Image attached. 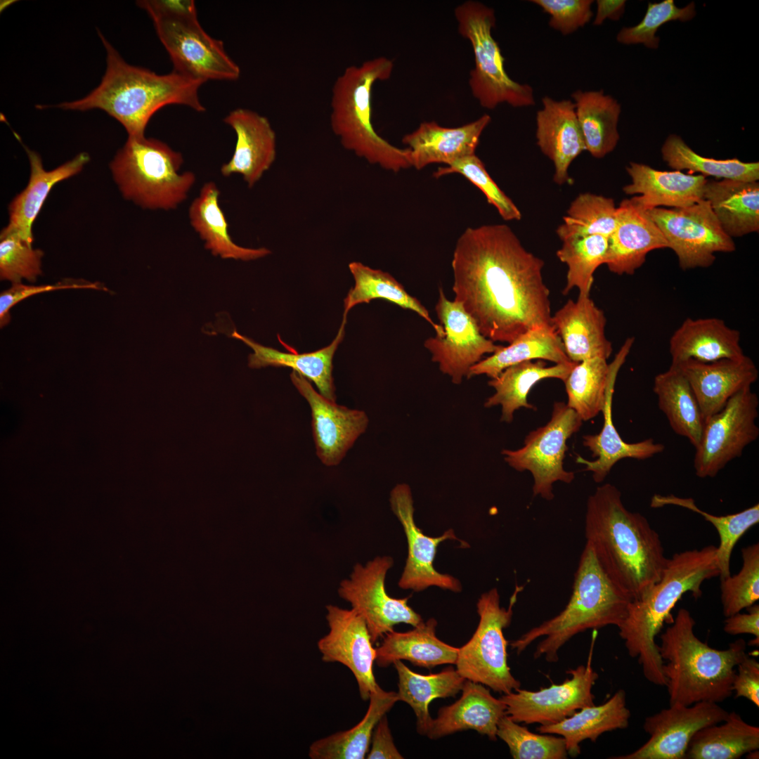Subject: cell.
<instances>
[{
    "instance_id": "6da1fadb",
    "label": "cell",
    "mask_w": 759,
    "mask_h": 759,
    "mask_svg": "<svg viewBox=\"0 0 759 759\" xmlns=\"http://www.w3.org/2000/svg\"><path fill=\"white\" fill-rule=\"evenodd\" d=\"M451 266L453 300L485 337L510 344L533 327L552 325L544 261L507 225L466 228L455 244Z\"/></svg>"
},
{
    "instance_id": "7a4b0ae2",
    "label": "cell",
    "mask_w": 759,
    "mask_h": 759,
    "mask_svg": "<svg viewBox=\"0 0 759 759\" xmlns=\"http://www.w3.org/2000/svg\"><path fill=\"white\" fill-rule=\"evenodd\" d=\"M585 536L609 577L632 599L661 578L668 558L660 536L645 517L625 508L615 486L601 485L589 496Z\"/></svg>"
},
{
    "instance_id": "3957f363",
    "label": "cell",
    "mask_w": 759,
    "mask_h": 759,
    "mask_svg": "<svg viewBox=\"0 0 759 759\" xmlns=\"http://www.w3.org/2000/svg\"><path fill=\"white\" fill-rule=\"evenodd\" d=\"M107 53V68L100 84L86 96L60 103L63 110L99 109L117 119L128 136H145L153 115L164 106L181 105L204 112L198 92L205 82L172 71L157 74L124 60L98 32Z\"/></svg>"
},
{
    "instance_id": "277c9868",
    "label": "cell",
    "mask_w": 759,
    "mask_h": 759,
    "mask_svg": "<svg viewBox=\"0 0 759 759\" xmlns=\"http://www.w3.org/2000/svg\"><path fill=\"white\" fill-rule=\"evenodd\" d=\"M716 548L711 545L668 558L661 578L630 602L626 616L618 626L629 656L637 659L644 677L654 685L666 684L656 636L663 623L670 621L672 609L685 593L690 592L699 598L702 583L719 576Z\"/></svg>"
},
{
    "instance_id": "5b68a950",
    "label": "cell",
    "mask_w": 759,
    "mask_h": 759,
    "mask_svg": "<svg viewBox=\"0 0 759 759\" xmlns=\"http://www.w3.org/2000/svg\"><path fill=\"white\" fill-rule=\"evenodd\" d=\"M695 621L681 608L661 635L659 652L663 662L670 705L697 702L719 703L732 696L735 667L748 654L739 639L725 649L710 647L695 635Z\"/></svg>"
},
{
    "instance_id": "8992f818",
    "label": "cell",
    "mask_w": 759,
    "mask_h": 759,
    "mask_svg": "<svg viewBox=\"0 0 759 759\" xmlns=\"http://www.w3.org/2000/svg\"><path fill=\"white\" fill-rule=\"evenodd\" d=\"M632 598L609 577L592 545L585 542L572 592L564 609L550 619L532 628L510 646L519 654L543 637L533 654L548 662L559 660L558 652L573 636L588 629L618 626L625 618Z\"/></svg>"
},
{
    "instance_id": "52a82bcc",
    "label": "cell",
    "mask_w": 759,
    "mask_h": 759,
    "mask_svg": "<svg viewBox=\"0 0 759 759\" xmlns=\"http://www.w3.org/2000/svg\"><path fill=\"white\" fill-rule=\"evenodd\" d=\"M394 67L391 59L379 56L346 67L332 88L330 123L345 150L370 164L398 172L411 167L408 148H398L380 136L372 120L373 86L387 80Z\"/></svg>"
},
{
    "instance_id": "ba28073f",
    "label": "cell",
    "mask_w": 759,
    "mask_h": 759,
    "mask_svg": "<svg viewBox=\"0 0 759 759\" xmlns=\"http://www.w3.org/2000/svg\"><path fill=\"white\" fill-rule=\"evenodd\" d=\"M182 155L152 138L128 136L110 163L124 197L150 209L171 210L185 201L195 183L192 171L181 172Z\"/></svg>"
},
{
    "instance_id": "9c48e42d",
    "label": "cell",
    "mask_w": 759,
    "mask_h": 759,
    "mask_svg": "<svg viewBox=\"0 0 759 759\" xmlns=\"http://www.w3.org/2000/svg\"><path fill=\"white\" fill-rule=\"evenodd\" d=\"M454 16L458 33L472 46L474 67L468 84L479 105L488 110L503 103L514 108L534 105L532 87L513 80L505 70V58L492 34L496 22L494 9L467 0L455 8Z\"/></svg>"
},
{
    "instance_id": "30bf717a",
    "label": "cell",
    "mask_w": 759,
    "mask_h": 759,
    "mask_svg": "<svg viewBox=\"0 0 759 759\" xmlns=\"http://www.w3.org/2000/svg\"><path fill=\"white\" fill-rule=\"evenodd\" d=\"M520 588L511 597L507 609L500 604V595L493 588L483 593L476 603L479 621L470 640L458 648L456 670L466 680L482 684L502 694L520 688L521 683L511 673L507 662L503 630L512 621L513 607Z\"/></svg>"
},
{
    "instance_id": "8fae6325",
    "label": "cell",
    "mask_w": 759,
    "mask_h": 759,
    "mask_svg": "<svg viewBox=\"0 0 759 759\" xmlns=\"http://www.w3.org/2000/svg\"><path fill=\"white\" fill-rule=\"evenodd\" d=\"M582 422L580 416L566 403L555 402L549 422L529 432L523 447L502 450L505 461L511 467L532 474L534 496L552 500L554 497V482L570 484L573 481L574 473L565 470L563 462L568 450L566 441L580 429Z\"/></svg>"
},
{
    "instance_id": "7c38bea8",
    "label": "cell",
    "mask_w": 759,
    "mask_h": 759,
    "mask_svg": "<svg viewBox=\"0 0 759 759\" xmlns=\"http://www.w3.org/2000/svg\"><path fill=\"white\" fill-rule=\"evenodd\" d=\"M759 400L751 387L733 396L718 413L704 420L694 458L699 478L715 477L730 461L741 455L759 436L755 423Z\"/></svg>"
},
{
    "instance_id": "4fadbf2b",
    "label": "cell",
    "mask_w": 759,
    "mask_h": 759,
    "mask_svg": "<svg viewBox=\"0 0 759 759\" xmlns=\"http://www.w3.org/2000/svg\"><path fill=\"white\" fill-rule=\"evenodd\" d=\"M649 212L682 270L709 267L715 260V253L736 249L733 239L722 230L704 199L686 207H659Z\"/></svg>"
},
{
    "instance_id": "5bb4252c",
    "label": "cell",
    "mask_w": 759,
    "mask_h": 759,
    "mask_svg": "<svg viewBox=\"0 0 759 759\" xmlns=\"http://www.w3.org/2000/svg\"><path fill=\"white\" fill-rule=\"evenodd\" d=\"M393 565L389 556L376 557L365 565L358 563L337 590L339 596L365 621L373 644L394 630L396 624L415 627L423 621L408 604V597L394 598L386 591L387 573Z\"/></svg>"
},
{
    "instance_id": "9a60e30c",
    "label": "cell",
    "mask_w": 759,
    "mask_h": 759,
    "mask_svg": "<svg viewBox=\"0 0 759 759\" xmlns=\"http://www.w3.org/2000/svg\"><path fill=\"white\" fill-rule=\"evenodd\" d=\"M153 21L174 71L205 82L235 81L240 77V69L226 53L223 43L209 36L197 16Z\"/></svg>"
},
{
    "instance_id": "2e32d148",
    "label": "cell",
    "mask_w": 759,
    "mask_h": 759,
    "mask_svg": "<svg viewBox=\"0 0 759 759\" xmlns=\"http://www.w3.org/2000/svg\"><path fill=\"white\" fill-rule=\"evenodd\" d=\"M586 665L569 670L570 676L560 684L538 691L518 688L500 698L506 705V715L518 723L540 725L554 724L571 716L577 711L595 704L592 687L598 674L592 666L593 646Z\"/></svg>"
},
{
    "instance_id": "e0dca14e",
    "label": "cell",
    "mask_w": 759,
    "mask_h": 759,
    "mask_svg": "<svg viewBox=\"0 0 759 759\" xmlns=\"http://www.w3.org/2000/svg\"><path fill=\"white\" fill-rule=\"evenodd\" d=\"M435 311L445 334L427 338L424 346L439 370L453 384H459L485 354H492L502 346L485 337L462 306L448 299L442 287L439 289Z\"/></svg>"
},
{
    "instance_id": "ac0fdd59",
    "label": "cell",
    "mask_w": 759,
    "mask_h": 759,
    "mask_svg": "<svg viewBox=\"0 0 759 759\" xmlns=\"http://www.w3.org/2000/svg\"><path fill=\"white\" fill-rule=\"evenodd\" d=\"M729 712L717 703H680L647 717L643 729L649 739L635 751L614 759H685L688 744L699 729L723 721Z\"/></svg>"
},
{
    "instance_id": "d6986e66",
    "label": "cell",
    "mask_w": 759,
    "mask_h": 759,
    "mask_svg": "<svg viewBox=\"0 0 759 759\" xmlns=\"http://www.w3.org/2000/svg\"><path fill=\"white\" fill-rule=\"evenodd\" d=\"M389 501L393 513L403 528L408 543V557L398 586L415 592L432 586L454 592H460L462 585L457 578L439 573L434 566L437 547L446 540H456L454 531L448 529L436 538L424 534L415 522L413 495L406 484L394 486Z\"/></svg>"
},
{
    "instance_id": "ffe728a7",
    "label": "cell",
    "mask_w": 759,
    "mask_h": 759,
    "mask_svg": "<svg viewBox=\"0 0 759 759\" xmlns=\"http://www.w3.org/2000/svg\"><path fill=\"white\" fill-rule=\"evenodd\" d=\"M329 631L318 642L325 662H339L354 675L361 697L368 700L378 686L373 674L375 648L363 618L353 609L326 606Z\"/></svg>"
},
{
    "instance_id": "44dd1931",
    "label": "cell",
    "mask_w": 759,
    "mask_h": 759,
    "mask_svg": "<svg viewBox=\"0 0 759 759\" xmlns=\"http://www.w3.org/2000/svg\"><path fill=\"white\" fill-rule=\"evenodd\" d=\"M292 382L309 403L316 454L327 467L339 465L368 425L363 410L339 406L318 393L310 382L292 371Z\"/></svg>"
},
{
    "instance_id": "7402d4cb",
    "label": "cell",
    "mask_w": 759,
    "mask_h": 759,
    "mask_svg": "<svg viewBox=\"0 0 759 759\" xmlns=\"http://www.w3.org/2000/svg\"><path fill=\"white\" fill-rule=\"evenodd\" d=\"M634 339L628 338L614 360L609 363L608 382L605 394V402L602 413L604 415L603 426L599 434H588L583 437V444L597 459L590 461L577 456L576 461L585 466V470L592 473L596 483L602 482L609 474L614 465L623 458L645 460L663 452L665 446L647 439L637 443H627L621 437L612 420V400L618 372L625 361Z\"/></svg>"
},
{
    "instance_id": "603a6c76",
    "label": "cell",
    "mask_w": 759,
    "mask_h": 759,
    "mask_svg": "<svg viewBox=\"0 0 759 759\" xmlns=\"http://www.w3.org/2000/svg\"><path fill=\"white\" fill-rule=\"evenodd\" d=\"M666 247L667 242L649 210L633 196L617 207L616 224L609 238L604 264L617 275H632L648 253Z\"/></svg>"
},
{
    "instance_id": "cb8c5ba5",
    "label": "cell",
    "mask_w": 759,
    "mask_h": 759,
    "mask_svg": "<svg viewBox=\"0 0 759 759\" xmlns=\"http://www.w3.org/2000/svg\"><path fill=\"white\" fill-rule=\"evenodd\" d=\"M671 365L689 382L704 420L719 412L738 391L751 387L759 375L756 365L746 354L713 362L687 360Z\"/></svg>"
},
{
    "instance_id": "d4e9b609",
    "label": "cell",
    "mask_w": 759,
    "mask_h": 759,
    "mask_svg": "<svg viewBox=\"0 0 759 759\" xmlns=\"http://www.w3.org/2000/svg\"><path fill=\"white\" fill-rule=\"evenodd\" d=\"M223 122L234 130L236 143L231 158L221 166V173L224 176L240 174L252 188L275 160V132L266 117L249 109H235Z\"/></svg>"
},
{
    "instance_id": "484cf974",
    "label": "cell",
    "mask_w": 759,
    "mask_h": 759,
    "mask_svg": "<svg viewBox=\"0 0 759 759\" xmlns=\"http://www.w3.org/2000/svg\"><path fill=\"white\" fill-rule=\"evenodd\" d=\"M536 117L537 145L554 164V181L562 185L570 181L571 164L586 148L573 100L545 96Z\"/></svg>"
},
{
    "instance_id": "4316f807",
    "label": "cell",
    "mask_w": 759,
    "mask_h": 759,
    "mask_svg": "<svg viewBox=\"0 0 759 759\" xmlns=\"http://www.w3.org/2000/svg\"><path fill=\"white\" fill-rule=\"evenodd\" d=\"M491 121L488 114L458 127H445L434 121L422 122L402 142L410 151L411 167L420 170L434 163L448 165L475 154L480 137Z\"/></svg>"
},
{
    "instance_id": "83f0119b",
    "label": "cell",
    "mask_w": 759,
    "mask_h": 759,
    "mask_svg": "<svg viewBox=\"0 0 759 759\" xmlns=\"http://www.w3.org/2000/svg\"><path fill=\"white\" fill-rule=\"evenodd\" d=\"M606 318L590 294L569 299L552 315L551 324L560 337L565 353L572 362L599 357L608 359L612 345L606 338Z\"/></svg>"
},
{
    "instance_id": "f1b7e54d",
    "label": "cell",
    "mask_w": 759,
    "mask_h": 759,
    "mask_svg": "<svg viewBox=\"0 0 759 759\" xmlns=\"http://www.w3.org/2000/svg\"><path fill=\"white\" fill-rule=\"evenodd\" d=\"M461 691L458 700L439 709L426 736L437 739L472 729L491 740H497L498 722L506 715L505 703L494 697L484 685L468 680Z\"/></svg>"
},
{
    "instance_id": "f546056e",
    "label": "cell",
    "mask_w": 759,
    "mask_h": 759,
    "mask_svg": "<svg viewBox=\"0 0 759 759\" xmlns=\"http://www.w3.org/2000/svg\"><path fill=\"white\" fill-rule=\"evenodd\" d=\"M669 352L675 365L687 360L706 363L745 354L740 332L718 318L685 319L670 337Z\"/></svg>"
},
{
    "instance_id": "4dcf8cb0",
    "label": "cell",
    "mask_w": 759,
    "mask_h": 759,
    "mask_svg": "<svg viewBox=\"0 0 759 759\" xmlns=\"http://www.w3.org/2000/svg\"><path fill=\"white\" fill-rule=\"evenodd\" d=\"M631 182L623 187L627 195L636 196L650 210L661 207L682 208L703 199L706 178L681 171H660L631 162L626 167Z\"/></svg>"
},
{
    "instance_id": "1f68e13d",
    "label": "cell",
    "mask_w": 759,
    "mask_h": 759,
    "mask_svg": "<svg viewBox=\"0 0 759 759\" xmlns=\"http://www.w3.org/2000/svg\"><path fill=\"white\" fill-rule=\"evenodd\" d=\"M30 164V176L26 188L11 202L9 220L1 235L15 233L32 245V224L51 188L58 182L82 171L89 161L86 153H81L57 168L44 169L40 156L25 148Z\"/></svg>"
},
{
    "instance_id": "d6a6232c",
    "label": "cell",
    "mask_w": 759,
    "mask_h": 759,
    "mask_svg": "<svg viewBox=\"0 0 759 759\" xmlns=\"http://www.w3.org/2000/svg\"><path fill=\"white\" fill-rule=\"evenodd\" d=\"M346 319H343L339 332L332 343L322 349L304 353H285L271 347L263 346L235 330L231 337L242 341L252 350L248 357L251 368L267 366L291 368L303 377L313 382L320 394L335 401V387L332 377V360L338 345L344 335Z\"/></svg>"
},
{
    "instance_id": "836d02e7",
    "label": "cell",
    "mask_w": 759,
    "mask_h": 759,
    "mask_svg": "<svg viewBox=\"0 0 759 759\" xmlns=\"http://www.w3.org/2000/svg\"><path fill=\"white\" fill-rule=\"evenodd\" d=\"M437 622L434 618L422 621L406 632L392 630L382 637L375 648V662L379 667H387L396 661L406 660L425 668L439 665L455 664L458 648L446 644L436 635Z\"/></svg>"
},
{
    "instance_id": "e575fe53",
    "label": "cell",
    "mask_w": 759,
    "mask_h": 759,
    "mask_svg": "<svg viewBox=\"0 0 759 759\" xmlns=\"http://www.w3.org/2000/svg\"><path fill=\"white\" fill-rule=\"evenodd\" d=\"M707 200L725 233L733 239L759 231V183L731 179L707 180Z\"/></svg>"
},
{
    "instance_id": "d590c367",
    "label": "cell",
    "mask_w": 759,
    "mask_h": 759,
    "mask_svg": "<svg viewBox=\"0 0 759 759\" xmlns=\"http://www.w3.org/2000/svg\"><path fill=\"white\" fill-rule=\"evenodd\" d=\"M630 718L626 694L621 689L605 703L584 707L559 722L540 725L537 731L563 737L568 755L576 757L580 753L581 742L595 741L606 732L627 728Z\"/></svg>"
},
{
    "instance_id": "8d00e7d4",
    "label": "cell",
    "mask_w": 759,
    "mask_h": 759,
    "mask_svg": "<svg viewBox=\"0 0 759 759\" xmlns=\"http://www.w3.org/2000/svg\"><path fill=\"white\" fill-rule=\"evenodd\" d=\"M220 191L214 182L205 183L192 202L188 216L191 226L205 242V247L222 259L249 261L267 256L266 247L249 248L235 244L219 205Z\"/></svg>"
},
{
    "instance_id": "74e56055",
    "label": "cell",
    "mask_w": 759,
    "mask_h": 759,
    "mask_svg": "<svg viewBox=\"0 0 759 759\" xmlns=\"http://www.w3.org/2000/svg\"><path fill=\"white\" fill-rule=\"evenodd\" d=\"M576 363L569 362L546 366L544 361L538 360L510 366L488 381V385L495 389V393L487 398L484 406H501L500 420L510 423L514 412L519 408L536 410L528 402L527 396L537 383L547 378L559 379L564 382Z\"/></svg>"
},
{
    "instance_id": "f35d334b",
    "label": "cell",
    "mask_w": 759,
    "mask_h": 759,
    "mask_svg": "<svg viewBox=\"0 0 759 759\" xmlns=\"http://www.w3.org/2000/svg\"><path fill=\"white\" fill-rule=\"evenodd\" d=\"M536 359L547 360L555 364L572 362L566 356L562 340L552 325L533 327L507 346H502L490 356L473 365L467 378L481 375L495 378L510 366Z\"/></svg>"
},
{
    "instance_id": "ab89813d",
    "label": "cell",
    "mask_w": 759,
    "mask_h": 759,
    "mask_svg": "<svg viewBox=\"0 0 759 759\" xmlns=\"http://www.w3.org/2000/svg\"><path fill=\"white\" fill-rule=\"evenodd\" d=\"M363 718L353 727L314 741L309 747L311 759H363L367 755L373 731L398 701L397 692H387L379 685L371 692Z\"/></svg>"
},
{
    "instance_id": "60d3db41",
    "label": "cell",
    "mask_w": 759,
    "mask_h": 759,
    "mask_svg": "<svg viewBox=\"0 0 759 759\" xmlns=\"http://www.w3.org/2000/svg\"><path fill=\"white\" fill-rule=\"evenodd\" d=\"M586 150L595 158L612 152L620 138L617 126L621 108L600 91L577 90L571 95Z\"/></svg>"
},
{
    "instance_id": "b9f144b4",
    "label": "cell",
    "mask_w": 759,
    "mask_h": 759,
    "mask_svg": "<svg viewBox=\"0 0 759 759\" xmlns=\"http://www.w3.org/2000/svg\"><path fill=\"white\" fill-rule=\"evenodd\" d=\"M398 674V698L408 703L416 717L417 731L426 735L431 725L429 706L434 699L455 696L466 680L456 669L447 668L437 673L421 675L402 661L394 663Z\"/></svg>"
},
{
    "instance_id": "7bdbcfd3",
    "label": "cell",
    "mask_w": 759,
    "mask_h": 759,
    "mask_svg": "<svg viewBox=\"0 0 759 759\" xmlns=\"http://www.w3.org/2000/svg\"><path fill=\"white\" fill-rule=\"evenodd\" d=\"M653 390L658 406L675 434L687 438L696 448L702 434L704 420L692 387L673 365L654 377Z\"/></svg>"
},
{
    "instance_id": "ee69618b",
    "label": "cell",
    "mask_w": 759,
    "mask_h": 759,
    "mask_svg": "<svg viewBox=\"0 0 759 759\" xmlns=\"http://www.w3.org/2000/svg\"><path fill=\"white\" fill-rule=\"evenodd\" d=\"M759 748V727L745 722L735 711L720 723L697 731L685 759H738Z\"/></svg>"
},
{
    "instance_id": "f6af8a7d",
    "label": "cell",
    "mask_w": 759,
    "mask_h": 759,
    "mask_svg": "<svg viewBox=\"0 0 759 759\" xmlns=\"http://www.w3.org/2000/svg\"><path fill=\"white\" fill-rule=\"evenodd\" d=\"M349 268L355 284L344 300L343 318L346 319L347 313L356 305L380 299L415 312L433 327L436 336L444 335L443 326L434 323L425 306L389 273L357 261L351 262Z\"/></svg>"
},
{
    "instance_id": "bcb514c9",
    "label": "cell",
    "mask_w": 759,
    "mask_h": 759,
    "mask_svg": "<svg viewBox=\"0 0 759 759\" xmlns=\"http://www.w3.org/2000/svg\"><path fill=\"white\" fill-rule=\"evenodd\" d=\"M675 505L686 508L701 515L717 530L720 544L716 548V561L720 578L730 575V559L733 549L739 538L751 527L759 522L758 503L743 511L725 516H716L699 509L691 498H681L673 494H655L651 499L653 508Z\"/></svg>"
},
{
    "instance_id": "7dc6e473",
    "label": "cell",
    "mask_w": 759,
    "mask_h": 759,
    "mask_svg": "<svg viewBox=\"0 0 759 759\" xmlns=\"http://www.w3.org/2000/svg\"><path fill=\"white\" fill-rule=\"evenodd\" d=\"M663 160L675 170H688L700 175L722 179L758 181L759 163L744 162L737 158L716 160L697 154L682 138L670 134L662 148Z\"/></svg>"
},
{
    "instance_id": "c3c4849f",
    "label": "cell",
    "mask_w": 759,
    "mask_h": 759,
    "mask_svg": "<svg viewBox=\"0 0 759 759\" xmlns=\"http://www.w3.org/2000/svg\"><path fill=\"white\" fill-rule=\"evenodd\" d=\"M609 372L606 359L592 358L576 363L564 381L566 405L583 421L592 419L602 411Z\"/></svg>"
},
{
    "instance_id": "681fc988",
    "label": "cell",
    "mask_w": 759,
    "mask_h": 759,
    "mask_svg": "<svg viewBox=\"0 0 759 759\" xmlns=\"http://www.w3.org/2000/svg\"><path fill=\"white\" fill-rule=\"evenodd\" d=\"M616 211L613 199L581 193L571 203L557 234L562 241L592 235L609 237L616 227Z\"/></svg>"
},
{
    "instance_id": "f907efd6",
    "label": "cell",
    "mask_w": 759,
    "mask_h": 759,
    "mask_svg": "<svg viewBox=\"0 0 759 759\" xmlns=\"http://www.w3.org/2000/svg\"><path fill=\"white\" fill-rule=\"evenodd\" d=\"M609 238L592 235L562 241L561 247L557 251V257L567 266L566 284L563 294H566L576 287L579 294H590L594 273L604 263Z\"/></svg>"
},
{
    "instance_id": "816d5d0a",
    "label": "cell",
    "mask_w": 759,
    "mask_h": 759,
    "mask_svg": "<svg viewBox=\"0 0 759 759\" xmlns=\"http://www.w3.org/2000/svg\"><path fill=\"white\" fill-rule=\"evenodd\" d=\"M497 737L507 745L514 759H565L568 756L563 737L532 732L507 715L498 722Z\"/></svg>"
},
{
    "instance_id": "f5cc1de1",
    "label": "cell",
    "mask_w": 759,
    "mask_h": 759,
    "mask_svg": "<svg viewBox=\"0 0 759 759\" xmlns=\"http://www.w3.org/2000/svg\"><path fill=\"white\" fill-rule=\"evenodd\" d=\"M742 567L738 573L720 578V599L725 617L740 612L759 599V544L741 549Z\"/></svg>"
},
{
    "instance_id": "db71d44e",
    "label": "cell",
    "mask_w": 759,
    "mask_h": 759,
    "mask_svg": "<svg viewBox=\"0 0 759 759\" xmlns=\"http://www.w3.org/2000/svg\"><path fill=\"white\" fill-rule=\"evenodd\" d=\"M457 173L462 175L484 194L488 202L496 208L505 221H518L521 214L513 201L498 187L486 169L481 159L473 154L448 165L439 167L434 178Z\"/></svg>"
},
{
    "instance_id": "11a10c76",
    "label": "cell",
    "mask_w": 759,
    "mask_h": 759,
    "mask_svg": "<svg viewBox=\"0 0 759 759\" xmlns=\"http://www.w3.org/2000/svg\"><path fill=\"white\" fill-rule=\"evenodd\" d=\"M695 15L694 2L684 8L677 7L673 0L649 3L643 19L635 26L623 27L616 39L623 44H642L647 48H657L660 39L656 33L661 25L673 20L688 21Z\"/></svg>"
},
{
    "instance_id": "9f6ffc18",
    "label": "cell",
    "mask_w": 759,
    "mask_h": 759,
    "mask_svg": "<svg viewBox=\"0 0 759 759\" xmlns=\"http://www.w3.org/2000/svg\"><path fill=\"white\" fill-rule=\"evenodd\" d=\"M0 240L1 280L12 284L22 279L35 282L42 273L43 252L33 249L32 244L15 233L1 235Z\"/></svg>"
},
{
    "instance_id": "6f0895ef",
    "label": "cell",
    "mask_w": 759,
    "mask_h": 759,
    "mask_svg": "<svg viewBox=\"0 0 759 759\" xmlns=\"http://www.w3.org/2000/svg\"><path fill=\"white\" fill-rule=\"evenodd\" d=\"M550 15L549 26L563 35L573 33L588 24L593 13L592 0H532Z\"/></svg>"
},
{
    "instance_id": "680465c9",
    "label": "cell",
    "mask_w": 759,
    "mask_h": 759,
    "mask_svg": "<svg viewBox=\"0 0 759 759\" xmlns=\"http://www.w3.org/2000/svg\"><path fill=\"white\" fill-rule=\"evenodd\" d=\"M87 288L100 290L98 283H58L55 285H26L22 283H13L12 286L0 294V325H6L11 319L10 310L23 299L39 293L64 289Z\"/></svg>"
},
{
    "instance_id": "91938a15",
    "label": "cell",
    "mask_w": 759,
    "mask_h": 759,
    "mask_svg": "<svg viewBox=\"0 0 759 759\" xmlns=\"http://www.w3.org/2000/svg\"><path fill=\"white\" fill-rule=\"evenodd\" d=\"M734 697H744L759 707V663L748 655L737 666L732 682Z\"/></svg>"
},
{
    "instance_id": "94428289",
    "label": "cell",
    "mask_w": 759,
    "mask_h": 759,
    "mask_svg": "<svg viewBox=\"0 0 759 759\" xmlns=\"http://www.w3.org/2000/svg\"><path fill=\"white\" fill-rule=\"evenodd\" d=\"M152 20L156 18H181L197 16L193 0H143L137 1Z\"/></svg>"
},
{
    "instance_id": "6125c7cd",
    "label": "cell",
    "mask_w": 759,
    "mask_h": 759,
    "mask_svg": "<svg viewBox=\"0 0 759 759\" xmlns=\"http://www.w3.org/2000/svg\"><path fill=\"white\" fill-rule=\"evenodd\" d=\"M370 744L371 748L367 753L366 758H403L394 744L386 715L377 724L372 735Z\"/></svg>"
},
{
    "instance_id": "be15d7a7",
    "label": "cell",
    "mask_w": 759,
    "mask_h": 759,
    "mask_svg": "<svg viewBox=\"0 0 759 759\" xmlns=\"http://www.w3.org/2000/svg\"><path fill=\"white\" fill-rule=\"evenodd\" d=\"M746 609V614L739 612L726 617L723 630L729 635L750 634L759 639V605L754 604Z\"/></svg>"
},
{
    "instance_id": "e7e4bbea",
    "label": "cell",
    "mask_w": 759,
    "mask_h": 759,
    "mask_svg": "<svg viewBox=\"0 0 759 759\" xmlns=\"http://www.w3.org/2000/svg\"><path fill=\"white\" fill-rule=\"evenodd\" d=\"M625 2L624 0H597L593 25H602L606 18L619 20L624 12Z\"/></svg>"
}]
</instances>
